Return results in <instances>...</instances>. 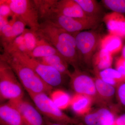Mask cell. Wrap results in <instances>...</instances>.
<instances>
[{"instance_id":"6da1fadb","label":"cell","mask_w":125,"mask_h":125,"mask_svg":"<svg viewBox=\"0 0 125 125\" xmlns=\"http://www.w3.org/2000/svg\"><path fill=\"white\" fill-rule=\"evenodd\" d=\"M39 38L54 47L74 69L79 68L80 64L74 34L52 24L43 21L36 32Z\"/></svg>"},{"instance_id":"7a4b0ae2","label":"cell","mask_w":125,"mask_h":125,"mask_svg":"<svg viewBox=\"0 0 125 125\" xmlns=\"http://www.w3.org/2000/svg\"><path fill=\"white\" fill-rule=\"evenodd\" d=\"M0 59L5 61L11 67L20 82L30 96L40 93L50 95L53 87L45 83L33 70L14 57L4 52Z\"/></svg>"},{"instance_id":"3957f363","label":"cell","mask_w":125,"mask_h":125,"mask_svg":"<svg viewBox=\"0 0 125 125\" xmlns=\"http://www.w3.org/2000/svg\"><path fill=\"white\" fill-rule=\"evenodd\" d=\"M39 14L41 22H49L73 34L87 30L95 29L101 20V18H71L57 13L47 8L41 9Z\"/></svg>"},{"instance_id":"277c9868","label":"cell","mask_w":125,"mask_h":125,"mask_svg":"<svg viewBox=\"0 0 125 125\" xmlns=\"http://www.w3.org/2000/svg\"><path fill=\"white\" fill-rule=\"evenodd\" d=\"M11 67L0 59V97L1 101L23 98V86Z\"/></svg>"},{"instance_id":"5b68a950","label":"cell","mask_w":125,"mask_h":125,"mask_svg":"<svg viewBox=\"0 0 125 125\" xmlns=\"http://www.w3.org/2000/svg\"><path fill=\"white\" fill-rule=\"evenodd\" d=\"M7 54L14 57L28 67H30L45 83L53 88L60 86L63 83L64 76H65L53 67L43 64L37 59L21 52H15Z\"/></svg>"},{"instance_id":"8992f818","label":"cell","mask_w":125,"mask_h":125,"mask_svg":"<svg viewBox=\"0 0 125 125\" xmlns=\"http://www.w3.org/2000/svg\"><path fill=\"white\" fill-rule=\"evenodd\" d=\"M39 112L50 120L64 125H81L80 121L64 113L48 95L40 93L30 96Z\"/></svg>"},{"instance_id":"52a82bcc","label":"cell","mask_w":125,"mask_h":125,"mask_svg":"<svg viewBox=\"0 0 125 125\" xmlns=\"http://www.w3.org/2000/svg\"><path fill=\"white\" fill-rule=\"evenodd\" d=\"M94 29L74 34L80 64L92 65L94 55L99 48L101 37Z\"/></svg>"},{"instance_id":"ba28073f","label":"cell","mask_w":125,"mask_h":125,"mask_svg":"<svg viewBox=\"0 0 125 125\" xmlns=\"http://www.w3.org/2000/svg\"><path fill=\"white\" fill-rule=\"evenodd\" d=\"M14 15L22 21L29 29L36 32L40 22L37 8L34 0H6Z\"/></svg>"},{"instance_id":"9c48e42d","label":"cell","mask_w":125,"mask_h":125,"mask_svg":"<svg viewBox=\"0 0 125 125\" xmlns=\"http://www.w3.org/2000/svg\"><path fill=\"white\" fill-rule=\"evenodd\" d=\"M69 78L70 85L75 94L90 97L93 99L94 103L99 106L94 78L79 68L74 69Z\"/></svg>"},{"instance_id":"30bf717a","label":"cell","mask_w":125,"mask_h":125,"mask_svg":"<svg viewBox=\"0 0 125 125\" xmlns=\"http://www.w3.org/2000/svg\"><path fill=\"white\" fill-rule=\"evenodd\" d=\"M42 4L52 11L75 18H93L87 16L75 0H42Z\"/></svg>"},{"instance_id":"8fae6325","label":"cell","mask_w":125,"mask_h":125,"mask_svg":"<svg viewBox=\"0 0 125 125\" xmlns=\"http://www.w3.org/2000/svg\"><path fill=\"white\" fill-rule=\"evenodd\" d=\"M20 113L24 125H46L44 118L31 103L23 98L9 101Z\"/></svg>"},{"instance_id":"7c38bea8","label":"cell","mask_w":125,"mask_h":125,"mask_svg":"<svg viewBox=\"0 0 125 125\" xmlns=\"http://www.w3.org/2000/svg\"><path fill=\"white\" fill-rule=\"evenodd\" d=\"M100 107L81 116V125H114L116 118L113 109Z\"/></svg>"},{"instance_id":"4fadbf2b","label":"cell","mask_w":125,"mask_h":125,"mask_svg":"<svg viewBox=\"0 0 125 125\" xmlns=\"http://www.w3.org/2000/svg\"><path fill=\"white\" fill-rule=\"evenodd\" d=\"M102 21L109 33L125 39V17L122 14L113 12L106 14Z\"/></svg>"},{"instance_id":"5bb4252c","label":"cell","mask_w":125,"mask_h":125,"mask_svg":"<svg viewBox=\"0 0 125 125\" xmlns=\"http://www.w3.org/2000/svg\"><path fill=\"white\" fill-rule=\"evenodd\" d=\"M94 79L99 101V106H110L115 94V87L105 83L98 76H95Z\"/></svg>"},{"instance_id":"9a60e30c","label":"cell","mask_w":125,"mask_h":125,"mask_svg":"<svg viewBox=\"0 0 125 125\" xmlns=\"http://www.w3.org/2000/svg\"><path fill=\"white\" fill-rule=\"evenodd\" d=\"M0 120L1 125H24L20 112L9 102L1 105Z\"/></svg>"},{"instance_id":"2e32d148","label":"cell","mask_w":125,"mask_h":125,"mask_svg":"<svg viewBox=\"0 0 125 125\" xmlns=\"http://www.w3.org/2000/svg\"><path fill=\"white\" fill-rule=\"evenodd\" d=\"M93 103V100L90 97L75 94L72 98L70 106L76 115L81 117L92 111Z\"/></svg>"},{"instance_id":"e0dca14e","label":"cell","mask_w":125,"mask_h":125,"mask_svg":"<svg viewBox=\"0 0 125 125\" xmlns=\"http://www.w3.org/2000/svg\"><path fill=\"white\" fill-rule=\"evenodd\" d=\"M113 62V55L105 49L99 48L92 59L94 73L111 68Z\"/></svg>"},{"instance_id":"ac0fdd59","label":"cell","mask_w":125,"mask_h":125,"mask_svg":"<svg viewBox=\"0 0 125 125\" xmlns=\"http://www.w3.org/2000/svg\"><path fill=\"white\" fill-rule=\"evenodd\" d=\"M35 59L43 64L53 67L65 76L70 77L71 75V73L69 69V64L60 54Z\"/></svg>"},{"instance_id":"d6986e66","label":"cell","mask_w":125,"mask_h":125,"mask_svg":"<svg viewBox=\"0 0 125 125\" xmlns=\"http://www.w3.org/2000/svg\"><path fill=\"white\" fill-rule=\"evenodd\" d=\"M25 24L16 17L11 28L0 36V42L4 50L6 49L25 29Z\"/></svg>"},{"instance_id":"ffe728a7","label":"cell","mask_w":125,"mask_h":125,"mask_svg":"<svg viewBox=\"0 0 125 125\" xmlns=\"http://www.w3.org/2000/svg\"><path fill=\"white\" fill-rule=\"evenodd\" d=\"M123 47L121 38L109 33L102 37L99 48L105 49L113 56L120 52Z\"/></svg>"},{"instance_id":"44dd1931","label":"cell","mask_w":125,"mask_h":125,"mask_svg":"<svg viewBox=\"0 0 125 125\" xmlns=\"http://www.w3.org/2000/svg\"><path fill=\"white\" fill-rule=\"evenodd\" d=\"M95 76L100 78L108 84L117 87L121 83L125 82L122 75L116 70L109 68L99 72L94 73Z\"/></svg>"},{"instance_id":"7402d4cb","label":"cell","mask_w":125,"mask_h":125,"mask_svg":"<svg viewBox=\"0 0 125 125\" xmlns=\"http://www.w3.org/2000/svg\"><path fill=\"white\" fill-rule=\"evenodd\" d=\"M59 54L55 48L40 39L37 46L28 55L32 58H39Z\"/></svg>"},{"instance_id":"603a6c76","label":"cell","mask_w":125,"mask_h":125,"mask_svg":"<svg viewBox=\"0 0 125 125\" xmlns=\"http://www.w3.org/2000/svg\"><path fill=\"white\" fill-rule=\"evenodd\" d=\"M85 14L90 17L101 18L102 8L95 0H75Z\"/></svg>"},{"instance_id":"cb8c5ba5","label":"cell","mask_w":125,"mask_h":125,"mask_svg":"<svg viewBox=\"0 0 125 125\" xmlns=\"http://www.w3.org/2000/svg\"><path fill=\"white\" fill-rule=\"evenodd\" d=\"M49 95L53 103L62 110L70 106L72 97L65 91L61 89L55 90L52 91Z\"/></svg>"},{"instance_id":"d4e9b609","label":"cell","mask_w":125,"mask_h":125,"mask_svg":"<svg viewBox=\"0 0 125 125\" xmlns=\"http://www.w3.org/2000/svg\"><path fill=\"white\" fill-rule=\"evenodd\" d=\"M22 35L28 51L27 54L28 55L37 46L40 39L37 35L36 32L30 29H25Z\"/></svg>"},{"instance_id":"484cf974","label":"cell","mask_w":125,"mask_h":125,"mask_svg":"<svg viewBox=\"0 0 125 125\" xmlns=\"http://www.w3.org/2000/svg\"><path fill=\"white\" fill-rule=\"evenodd\" d=\"M4 52L11 53L15 52H20L28 54V51L22 34L14 40L10 45L4 50Z\"/></svg>"},{"instance_id":"4316f807","label":"cell","mask_w":125,"mask_h":125,"mask_svg":"<svg viewBox=\"0 0 125 125\" xmlns=\"http://www.w3.org/2000/svg\"><path fill=\"white\" fill-rule=\"evenodd\" d=\"M103 5L113 12L125 14V0H102Z\"/></svg>"},{"instance_id":"83f0119b","label":"cell","mask_w":125,"mask_h":125,"mask_svg":"<svg viewBox=\"0 0 125 125\" xmlns=\"http://www.w3.org/2000/svg\"><path fill=\"white\" fill-rule=\"evenodd\" d=\"M14 15L9 4L6 0H0V16L8 19L9 17H13Z\"/></svg>"},{"instance_id":"f1b7e54d","label":"cell","mask_w":125,"mask_h":125,"mask_svg":"<svg viewBox=\"0 0 125 125\" xmlns=\"http://www.w3.org/2000/svg\"><path fill=\"white\" fill-rule=\"evenodd\" d=\"M116 94L119 102L125 106V82L121 83L117 87Z\"/></svg>"},{"instance_id":"f546056e","label":"cell","mask_w":125,"mask_h":125,"mask_svg":"<svg viewBox=\"0 0 125 125\" xmlns=\"http://www.w3.org/2000/svg\"><path fill=\"white\" fill-rule=\"evenodd\" d=\"M115 65V69L122 75L125 79V68L123 65L121 56L116 58Z\"/></svg>"},{"instance_id":"4dcf8cb0","label":"cell","mask_w":125,"mask_h":125,"mask_svg":"<svg viewBox=\"0 0 125 125\" xmlns=\"http://www.w3.org/2000/svg\"><path fill=\"white\" fill-rule=\"evenodd\" d=\"M114 125H125V114L116 118Z\"/></svg>"},{"instance_id":"1f68e13d","label":"cell","mask_w":125,"mask_h":125,"mask_svg":"<svg viewBox=\"0 0 125 125\" xmlns=\"http://www.w3.org/2000/svg\"><path fill=\"white\" fill-rule=\"evenodd\" d=\"M8 19L2 16H0V29H1L9 22V21Z\"/></svg>"},{"instance_id":"d6a6232c","label":"cell","mask_w":125,"mask_h":125,"mask_svg":"<svg viewBox=\"0 0 125 125\" xmlns=\"http://www.w3.org/2000/svg\"><path fill=\"white\" fill-rule=\"evenodd\" d=\"M44 118L46 125H64L60 123H56L45 117H44Z\"/></svg>"},{"instance_id":"836d02e7","label":"cell","mask_w":125,"mask_h":125,"mask_svg":"<svg viewBox=\"0 0 125 125\" xmlns=\"http://www.w3.org/2000/svg\"><path fill=\"white\" fill-rule=\"evenodd\" d=\"M123 58L125 59V45L123 47V49H122V55Z\"/></svg>"},{"instance_id":"e575fe53","label":"cell","mask_w":125,"mask_h":125,"mask_svg":"<svg viewBox=\"0 0 125 125\" xmlns=\"http://www.w3.org/2000/svg\"></svg>"}]
</instances>
